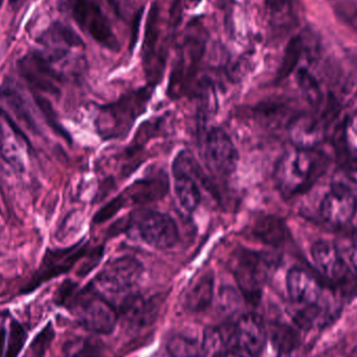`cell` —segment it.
Masks as SVG:
<instances>
[{
  "label": "cell",
  "instance_id": "16",
  "mask_svg": "<svg viewBox=\"0 0 357 357\" xmlns=\"http://www.w3.org/2000/svg\"><path fill=\"white\" fill-rule=\"evenodd\" d=\"M289 135L295 148L314 151L324 138V129L314 115L300 114L289 123Z\"/></svg>",
  "mask_w": 357,
  "mask_h": 357
},
{
  "label": "cell",
  "instance_id": "12",
  "mask_svg": "<svg viewBox=\"0 0 357 357\" xmlns=\"http://www.w3.org/2000/svg\"><path fill=\"white\" fill-rule=\"evenodd\" d=\"M287 293L300 307L322 308L324 289L320 281L302 268H291L287 276Z\"/></svg>",
  "mask_w": 357,
  "mask_h": 357
},
{
  "label": "cell",
  "instance_id": "10",
  "mask_svg": "<svg viewBox=\"0 0 357 357\" xmlns=\"http://www.w3.org/2000/svg\"><path fill=\"white\" fill-rule=\"evenodd\" d=\"M85 253L86 245H83V247L75 245L69 249L48 251L44 257L41 268L33 275L31 280L23 287L21 293H31L46 281L52 280V279L68 272L85 255Z\"/></svg>",
  "mask_w": 357,
  "mask_h": 357
},
{
  "label": "cell",
  "instance_id": "3",
  "mask_svg": "<svg viewBox=\"0 0 357 357\" xmlns=\"http://www.w3.org/2000/svg\"><path fill=\"white\" fill-rule=\"evenodd\" d=\"M144 274V266L132 256H121L110 260L96 276L94 291L105 299L121 298L123 301L133 294L134 287Z\"/></svg>",
  "mask_w": 357,
  "mask_h": 357
},
{
  "label": "cell",
  "instance_id": "29",
  "mask_svg": "<svg viewBox=\"0 0 357 357\" xmlns=\"http://www.w3.org/2000/svg\"><path fill=\"white\" fill-rule=\"evenodd\" d=\"M272 342L276 351L291 352L298 345L297 333L287 325H275L272 329Z\"/></svg>",
  "mask_w": 357,
  "mask_h": 357
},
{
  "label": "cell",
  "instance_id": "27",
  "mask_svg": "<svg viewBox=\"0 0 357 357\" xmlns=\"http://www.w3.org/2000/svg\"><path fill=\"white\" fill-rule=\"evenodd\" d=\"M171 357H202L201 346L195 340L185 335H175L167 344Z\"/></svg>",
  "mask_w": 357,
  "mask_h": 357
},
{
  "label": "cell",
  "instance_id": "41",
  "mask_svg": "<svg viewBox=\"0 0 357 357\" xmlns=\"http://www.w3.org/2000/svg\"><path fill=\"white\" fill-rule=\"evenodd\" d=\"M6 329L3 327H0V357L3 354L4 342H6Z\"/></svg>",
  "mask_w": 357,
  "mask_h": 357
},
{
  "label": "cell",
  "instance_id": "2",
  "mask_svg": "<svg viewBox=\"0 0 357 357\" xmlns=\"http://www.w3.org/2000/svg\"><path fill=\"white\" fill-rule=\"evenodd\" d=\"M152 90L142 88L123 96L119 102L104 107L98 119V128L106 138H119L131 130L137 117L146 110Z\"/></svg>",
  "mask_w": 357,
  "mask_h": 357
},
{
  "label": "cell",
  "instance_id": "32",
  "mask_svg": "<svg viewBox=\"0 0 357 357\" xmlns=\"http://www.w3.org/2000/svg\"><path fill=\"white\" fill-rule=\"evenodd\" d=\"M27 340L26 331L18 321L10 322V335H8V345L4 357H18Z\"/></svg>",
  "mask_w": 357,
  "mask_h": 357
},
{
  "label": "cell",
  "instance_id": "34",
  "mask_svg": "<svg viewBox=\"0 0 357 357\" xmlns=\"http://www.w3.org/2000/svg\"><path fill=\"white\" fill-rule=\"evenodd\" d=\"M218 306L225 314H233L241 307V295L232 287H222L218 294Z\"/></svg>",
  "mask_w": 357,
  "mask_h": 357
},
{
  "label": "cell",
  "instance_id": "30",
  "mask_svg": "<svg viewBox=\"0 0 357 357\" xmlns=\"http://www.w3.org/2000/svg\"><path fill=\"white\" fill-rule=\"evenodd\" d=\"M50 39L54 43L59 42L69 47H79L84 45L83 40L73 29L60 22L54 23L48 31L47 40Z\"/></svg>",
  "mask_w": 357,
  "mask_h": 357
},
{
  "label": "cell",
  "instance_id": "24",
  "mask_svg": "<svg viewBox=\"0 0 357 357\" xmlns=\"http://www.w3.org/2000/svg\"><path fill=\"white\" fill-rule=\"evenodd\" d=\"M228 337L218 327H207L202 343V357H224Z\"/></svg>",
  "mask_w": 357,
  "mask_h": 357
},
{
  "label": "cell",
  "instance_id": "28",
  "mask_svg": "<svg viewBox=\"0 0 357 357\" xmlns=\"http://www.w3.org/2000/svg\"><path fill=\"white\" fill-rule=\"evenodd\" d=\"M297 81L304 96L310 102V105L314 107L320 106L323 100L322 90L314 75L308 73L306 69L302 68L298 71Z\"/></svg>",
  "mask_w": 357,
  "mask_h": 357
},
{
  "label": "cell",
  "instance_id": "33",
  "mask_svg": "<svg viewBox=\"0 0 357 357\" xmlns=\"http://www.w3.org/2000/svg\"><path fill=\"white\" fill-rule=\"evenodd\" d=\"M54 335H54L52 323H47L31 343V350L33 357H44L45 356L46 351L54 341Z\"/></svg>",
  "mask_w": 357,
  "mask_h": 357
},
{
  "label": "cell",
  "instance_id": "39",
  "mask_svg": "<svg viewBox=\"0 0 357 357\" xmlns=\"http://www.w3.org/2000/svg\"><path fill=\"white\" fill-rule=\"evenodd\" d=\"M2 119H3V110L0 108V153L2 156L4 155V146H6V137H4L3 126H2Z\"/></svg>",
  "mask_w": 357,
  "mask_h": 357
},
{
  "label": "cell",
  "instance_id": "18",
  "mask_svg": "<svg viewBox=\"0 0 357 357\" xmlns=\"http://www.w3.org/2000/svg\"><path fill=\"white\" fill-rule=\"evenodd\" d=\"M174 186L178 203L186 211L193 212L201 204V191L197 178L186 169L174 167Z\"/></svg>",
  "mask_w": 357,
  "mask_h": 357
},
{
  "label": "cell",
  "instance_id": "35",
  "mask_svg": "<svg viewBox=\"0 0 357 357\" xmlns=\"http://www.w3.org/2000/svg\"><path fill=\"white\" fill-rule=\"evenodd\" d=\"M337 19L357 33V6L349 1L340 2L335 8Z\"/></svg>",
  "mask_w": 357,
  "mask_h": 357
},
{
  "label": "cell",
  "instance_id": "46",
  "mask_svg": "<svg viewBox=\"0 0 357 357\" xmlns=\"http://www.w3.org/2000/svg\"><path fill=\"white\" fill-rule=\"evenodd\" d=\"M4 0H0V8H1L2 3H3Z\"/></svg>",
  "mask_w": 357,
  "mask_h": 357
},
{
  "label": "cell",
  "instance_id": "45",
  "mask_svg": "<svg viewBox=\"0 0 357 357\" xmlns=\"http://www.w3.org/2000/svg\"><path fill=\"white\" fill-rule=\"evenodd\" d=\"M189 2H192V3L197 4L199 2H201L202 0H188Z\"/></svg>",
  "mask_w": 357,
  "mask_h": 357
},
{
  "label": "cell",
  "instance_id": "14",
  "mask_svg": "<svg viewBox=\"0 0 357 357\" xmlns=\"http://www.w3.org/2000/svg\"><path fill=\"white\" fill-rule=\"evenodd\" d=\"M317 268L329 280L343 285L352 276L337 245L331 241H317L310 249Z\"/></svg>",
  "mask_w": 357,
  "mask_h": 357
},
{
  "label": "cell",
  "instance_id": "19",
  "mask_svg": "<svg viewBox=\"0 0 357 357\" xmlns=\"http://www.w3.org/2000/svg\"><path fill=\"white\" fill-rule=\"evenodd\" d=\"M0 98L6 102L19 121H22L31 131L38 132V126L31 114V108L23 94L14 82L6 79L0 87Z\"/></svg>",
  "mask_w": 357,
  "mask_h": 357
},
{
  "label": "cell",
  "instance_id": "1",
  "mask_svg": "<svg viewBox=\"0 0 357 357\" xmlns=\"http://www.w3.org/2000/svg\"><path fill=\"white\" fill-rule=\"evenodd\" d=\"M318 161L314 151L294 150L283 154L275 167V182L285 197H294L310 188L317 178Z\"/></svg>",
  "mask_w": 357,
  "mask_h": 357
},
{
  "label": "cell",
  "instance_id": "43",
  "mask_svg": "<svg viewBox=\"0 0 357 357\" xmlns=\"http://www.w3.org/2000/svg\"><path fill=\"white\" fill-rule=\"evenodd\" d=\"M351 128L352 130H354V133L356 134L357 137V111L356 114L354 115V117H352Z\"/></svg>",
  "mask_w": 357,
  "mask_h": 357
},
{
  "label": "cell",
  "instance_id": "36",
  "mask_svg": "<svg viewBox=\"0 0 357 357\" xmlns=\"http://www.w3.org/2000/svg\"><path fill=\"white\" fill-rule=\"evenodd\" d=\"M126 205V199L123 195L115 197L114 199L107 204L102 209L98 210V213L94 216L93 220L96 224H100V222H106L109 218L114 216L123 206Z\"/></svg>",
  "mask_w": 357,
  "mask_h": 357
},
{
  "label": "cell",
  "instance_id": "21",
  "mask_svg": "<svg viewBox=\"0 0 357 357\" xmlns=\"http://www.w3.org/2000/svg\"><path fill=\"white\" fill-rule=\"evenodd\" d=\"M167 187L169 183L165 177L142 178L128 189L127 197L134 204L142 205L161 199L167 193Z\"/></svg>",
  "mask_w": 357,
  "mask_h": 357
},
{
  "label": "cell",
  "instance_id": "37",
  "mask_svg": "<svg viewBox=\"0 0 357 357\" xmlns=\"http://www.w3.org/2000/svg\"><path fill=\"white\" fill-rule=\"evenodd\" d=\"M75 284L73 281H65L56 291V303L58 305H66L69 300L75 295Z\"/></svg>",
  "mask_w": 357,
  "mask_h": 357
},
{
  "label": "cell",
  "instance_id": "20",
  "mask_svg": "<svg viewBox=\"0 0 357 357\" xmlns=\"http://www.w3.org/2000/svg\"><path fill=\"white\" fill-rule=\"evenodd\" d=\"M214 277L212 273L202 275L187 291L185 306L193 312L207 310L213 298Z\"/></svg>",
  "mask_w": 357,
  "mask_h": 357
},
{
  "label": "cell",
  "instance_id": "4",
  "mask_svg": "<svg viewBox=\"0 0 357 357\" xmlns=\"http://www.w3.org/2000/svg\"><path fill=\"white\" fill-rule=\"evenodd\" d=\"M73 310L82 326L92 333L108 335L116 326V310L108 300L93 289L82 291L73 295L66 304Z\"/></svg>",
  "mask_w": 357,
  "mask_h": 357
},
{
  "label": "cell",
  "instance_id": "6",
  "mask_svg": "<svg viewBox=\"0 0 357 357\" xmlns=\"http://www.w3.org/2000/svg\"><path fill=\"white\" fill-rule=\"evenodd\" d=\"M73 19L100 45L119 50V43L110 21L96 0H68Z\"/></svg>",
  "mask_w": 357,
  "mask_h": 357
},
{
  "label": "cell",
  "instance_id": "22",
  "mask_svg": "<svg viewBox=\"0 0 357 357\" xmlns=\"http://www.w3.org/2000/svg\"><path fill=\"white\" fill-rule=\"evenodd\" d=\"M254 235L268 245H278L287 236L284 222L276 216H264L260 218L253 229Z\"/></svg>",
  "mask_w": 357,
  "mask_h": 357
},
{
  "label": "cell",
  "instance_id": "11",
  "mask_svg": "<svg viewBox=\"0 0 357 357\" xmlns=\"http://www.w3.org/2000/svg\"><path fill=\"white\" fill-rule=\"evenodd\" d=\"M50 56L41 52H31L21 59L19 71L23 79L35 90L58 94L61 77L52 66Z\"/></svg>",
  "mask_w": 357,
  "mask_h": 357
},
{
  "label": "cell",
  "instance_id": "9",
  "mask_svg": "<svg viewBox=\"0 0 357 357\" xmlns=\"http://www.w3.org/2000/svg\"><path fill=\"white\" fill-rule=\"evenodd\" d=\"M356 195L346 185L340 183L331 185L321 202V216L333 226L342 227L349 224L356 216Z\"/></svg>",
  "mask_w": 357,
  "mask_h": 357
},
{
  "label": "cell",
  "instance_id": "42",
  "mask_svg": "<svg viewBox=\"0 0 357 357\" xmlns=\"http://www.w3.org/2000/svg\"><path fill=\"white\" fill-rule=\"evenodd\" d=\"M23 1H24V0H10V6L12 8H14V10H16V8H20Z\"/></svg>",
  "mask_w": 357,
  "mask_h": 357
},
{
  "label": "cell",
  "instance_id": "23",
  "mask_svg": "<svg viewBox=\"0 0 357 357\" xmlns=\"http://www.w3.org/2000/svg\"><path fill=\"white\" fill-rule=\"evenodd\" d=\"M335 146L337 165L346 173L357 175V153L354 152L349 146L345 128L337 130L335 134Z\"/></svg>",
  "mask_w": 357,
  "mask_h": 357
},
{
  "label": "cell",
  "instance_id": "44",
  "mask_svg": "<svg viewBox=\"0 0 357 357\" xmlns=\"http://www.w3.org/2000/svg\"><path fill=\"white\" fill-rule=\"evenodd\" d=\"M275 357H291V352L277 351Z\"/></svg>",
  "mask_w": 357,
  "mask_h": 357
},
{
  "label": "cell",
  "instance_id": "13",
  "mask_svg": "<svg viewBox=\"0 0 357 357\" xmlns=\"http://www.w3.org/2000/svg\"><path fill=\"white\" fill-rule=\"evenodd\" d=\"M266 342V329L264 321L257 314H248L237 321L232 333L228 335V343L259 357Z\"/></svg>",
  "mask_w": 357,
  "mask_h": 357
},
{
  "label": "cell",
  "instance_id": "7",
  "mask_svg": "<svg viewBox=\"0 0 357 357\" xmlns=\"http://www.w3.org/2000/svg\"><path fill=\"white\" fill-rule=\"evenodd\" d=\"M131 222L140 238L151 247L169 249L178 243V226L169 214L146 210L133 215Z\"/></svg>",
  "mask_w": 357,
  "mask_h": 357
},
{
  "label": "cell",
  "instance_id": "31",
  "mask_svg": "<svg viewBox=\"0 0 357 357\" xmlns=\"http://www.w3.org/2000/svg\"><path fill=\"white\" fill-rule=\"evenodd\" d=\"M33 98H35L36 105H37L38 108L41 111L42 115H43L44 119H45L47 125L50 126L58 135L62 136L65 139H69V135L67 134V132L63 129L60 123H59L56 111L52 108L50 100L44 98V96H42L41 94L38 93V92L33 93Z\"/></svg>",
  "mask_w": 357,
  "mask_h": 357
},
{
  "label": "cell",
  "instance_id": "17",
  "mask_svg": "<svg viewBox=\"0 0 357 357\" xmlns=\"http://www.w3.org/2000/svg\"><path fill=\"white\" fill-rule=\"evenodd\" d=\"M121 316L131 326L142 327L151 324L157 314V306L152 300L138 294H131L119 304Z\"/></svg>",
  "mask_w": 357,
  "mask_h": 357
},
{
  "label": "cell",
  "instance_id": "8",
  "mask_svg": "<svg viewBox=\"0 0 357 357\" xmlns=\"http://www.w3.org/2000/svg\"><path fill=\"white\" fill-rule=\"evenodd\" d=\"M204 158L210 171L226 177L236 169L238 153L224 130L212 128L204 139Z\"/></svg>",
  "mask_w": 357,
  "mask_h": 357
},
{
  "label": "cell",
  "instance_id": "40",
  "mask_svg": "<svg viewBox=\"0 0 357 357\" xmlns=\"http://www.w3.org/2000/svg\"><path fill=\"white\" fill-rule=\"evenodd\" d=\"M350 264H351L352 268H354L357 275V245H354L351 251L349 254Z\"/></svg>",
  "mask_w": 357,
  "mask_h": 357
},
{
  "label": "cell",
  "instance_id": "15",
  "mask_svg": "<svg viewBox=\"0 0 357 357\" xmlns=\"http://www.w3.org/2000/svg\"><path fill=\"white\" fill-rule=\"evenodd\" d=\"M159 39V8L153 3L146 19V35L142 45V59L146 77L152 84H157L163 71V60L157 58Z\"/></svg>",
  "mask_w": 357,
  "mask_h": 357
},
{
  "label": "cell",
  "instance_id": "25",
  "mask_svg": "<svg viewBox=\"0 0 357 357\" xmlns=\"http://www.w3.org/2000/svg\"><path fill=\"white\" fill-rule=\"evenodd\" d=\"M302 48H303V43H302L301 38L299 36H296L289 40L287 47H285L282 62H281L278 75H277L278 81L284 79L293 73L299 62L300 56H301Z\"/></svg>",
  "mask_w": 357,
  "mask_h": 357
},
{
  "label": "cell",
  "instance_id": "38",
  "mask_svg": "<svg viewBox=\"0 0 357 357\" xmlns=\"http://www.w3.org/2000/svg\"><path fill=\"white\" fill-rule=\"evenodd\" d=\"M291 0H266V6L272 12H280Z\"/></svg>",
  "mask_w": 357,
  "mask_h": 357
},
{
  "label": "cell",
  "instance_id": "26",
  "mask_svg": "<svg viewBox=\"0 0 357 357\" xmlns=\"http://www.w3.org/2000/svg\"><path fill=\"white\" fill-rule=\"evenodd\" d=\"M65 357H104L102 347L98 341L79 339L65 346Z\"/></svg>",
  "mask_w": 357,
  "mask_h": 357
},
{
  "label": "cell",
  "instance_id": "5",
  "mask_svg": "<svg viewBox=\"0 0 357 357\" xmlns=\"http://www.w3.org/2000/svg\"><path fill=\"white\" fill-rule=\"evenodd\" d=\"M231 264L235 280L245 299L258 301L271 268L270 258L261 252L239 249L233 254Z\"/></svg>",
  "mask_w": 357,
  "mask_h": 357
}]
</instances>
